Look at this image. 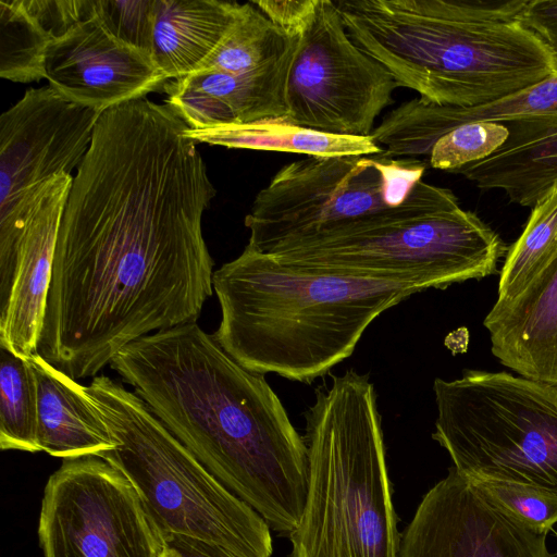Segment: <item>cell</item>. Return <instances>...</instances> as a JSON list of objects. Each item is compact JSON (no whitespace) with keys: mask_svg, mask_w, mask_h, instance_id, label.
Instances as JSON below:
<instances>
[{"mask_svg":"<svg viewBox=\"0 0 557 557\" xmlns=\"http://www.w3.org/2000/svg\"><path fill=\"white\" fill-rule=\"evenodd\" d=\"M187 124L147 97L103 111L62 213L37 352L74 380L129 343L197 322L213 293L216 195Z\"/></svg>","mask_w":557,"mask_h":557,"instance_id":"obj_1","label":"cell"},{"mask_svg":"<svg viewBox=\"0 0 557 557\" xmlns=\"http://www.w3.org/2000/svg\"><path fill=\"white\" fill-rule=\"evenodd\" d=\"M109 366L223 485L289 535L306 502L308 449L264 375L197 322L143 336Z\"/></svg>","mask_w":557,"mask_h":557,"instance_id":"obj_2","label":"cell"},{"mask_svg":"<svg viewBox=\"0 0 557 557\" xmlns=\"http://www.w3.org/2000/svg\"><path fill=\"white\" fill-rule=\"evenodd\" d=\"M528 0H337L352 41L428 103L475 107L557 73Z\"/></svg>","mask_w":557,"mask_h":557,"instance_id":"obj_3","label":"cell"},{"mask_svg":"<svg viewBox=\"0 0 557 557\" xmlns=\"http://www.w3.org/2000/svg\"><path fill=\"white\" fill-rule=\"evenodd\" d=\"M216 343L247 370L309 383L352 355L382 312L419 286L315 273L246 245L213 272Z\"/></svg>","mask_w":557,"mask_h":557,"instance_id":"obj_4","label":"cell"},{"mask_svg":"<svg viewBox=\"0 0 557 557\" xmlns=\"http://www.w3.org/2000/svg\"><path fill=\"white\" fill-rule=\"evenodd\" d=\"M308 487L289 557H398L382 419L373 383L349 369L305 412Z\"/></svg>","mask_w":557,"mask_h":557,"instance_id":"obj_5","label":"cell"},{"mask_svg":"<svg viewBox=\"0 0 557 557\" xmlns=\"http://www.w3.org/2000/svg\"><path fill=\"white\" fill-rule=\"evenodd\" d=\"M507 250L450 189L420 181L397 206L282 242L267 253L309 272L424 290L490 276Z\"/></svg>","mask_w":557,"mask_h":557,"instance_id":"obj_6","label":"cell"},{"mask_svg":"<svg viewBox=\"0 0 557 557\" xmlns=\"http://www.w3.org/2000/svg\"><path fill=\"white\" fill-rule=\"evenodd\" d=\"M115 447L100 458L133 485L162 536H184L235 557H272L270 527L223 485L120 382L96 375L84 386Z\"/></svg>","mask_w":557,"mask_h":557,"instance_id":"obj_7","label":"cell"},{"mask_svg":"<svg viewBox=\"0 0 557 557\" xmlns=\"http://www.w3.org/2000/svg\"><path fill=\"white\" fill-rule=\"evenodd\" d=\"M432 438L475 480L528 484L557 494V387L508 372L465 370L435 379Z\"/></svg>","mask_w":557,"mask_h":557,"instance_id":"obj_8","label":"cell"},{"mask_svg":"<svg viewBox=\"0 0 557 557\" xmlns=\"http://www.w3.org/2000/svg\"><path fill=\"white\" fill-rule=\"evenodd\" d=\"M419 158L308 157L281 168L245 218L248 244L263 253L277 244L401 203L422 181Z\"/></svg>","mask_w":557,"mask_h":557,"instance_id":"obj_9","label":"cell"},{"mask_svg":"<svg viewBox=\"0 0 557 557\" xmlns=\"http://www.w3.org/2000/svg\"><path fill=\"white\" fill-rule=\"evenodd\" d=\"M101 112L49 85L30 88L0 116V290L9 294L28 218L45 186L72 175Z\"/></svg>","mask_w":557,"mask_h":557,"instance_id":"obj_10","label":"cell"},{"mask_svg":"<svg viewBox=\"0 0 557 557\" xmlns=\"http://www.w3.org/2000/svg\"><path fill=\"white\" fill-rule=\"evenodd\" d=\"M397 87L392 74L352 41L335 2L317 0L295 48L284 121L327 134L371 136Z\"/></svg>","mask_w":557,"mask_h":557,"instance_id":"obj_11","label":"cell"},{"mask_svg":"<svg viewBox=\"0 0 557 557\" xmlns=\"http://www.w3.org/2000/svg\"><path fill=\"white\" fill-rule=\"evenodd\" d=\"M45 557H161L166 544L129 481L96 456L64 459L44 491Z\"/></svg>","mask_w":557,"mask_h":557,"instance_id":"obj_12","label":"cell"},{"mask_svg":"<svg viewBox=\"0 0 557 557\" xmlns=\"http://www.w3.org/2000/svg\"><path fill=\"white\" fill-rule=\"evenodd\" d=\"M546 536L499 509L450 467L400 534L398 557H554Z\"/></svg>","mask_w":557,"mask_h":557,"instance_id":"obj_13","label":"cell"},{"mask_svg":"<svg viewBox=\"0 0 557 557\" xmlns=\"http://www.w3.org/2000/svg\"><path fill=\"white\" fill-rule=\"evenodd\" d=\"M45 75L59 94L101 113L169 81L150 54L120 41L94 17L51 40Z\"/></svg>","mask_w":557,"mask_h":557,"instance_id":"obj_14","label":"cell"},{"mask_svg":"<svg viewBox=\"0 0 557 557\" xmlns=\"http://www.w3.org/2000/svg\"><path fill=\"white\" fill-rule=\"evenodd\" d=\"M297 40L281 57L245 73L199 70L172 79L163 87L166 104L194 129L262 120L284 121Z\"/></svg>","mask_w":557,"mask_h":557,"instance_id":"obj_15","label":"cell"},{"mask_svg":"<svg viewBox=\"0 0 557 557\" xmlns=\"http://www.w3.org/2000/svg\"><path fill=\"white\" fill-rule=\"evenodd\" d=\"M73 175L44 188L26 224L9 299L0 313V347L28 359L37 352L59 226Z\"/></svg>","mask_w":557,"mask_h":557,"instance_id":"obj_16","label":"cell"},{"mask_svg":"<svg viewBox=\"0 0 557 557\" xmlns=\"http://www.w3.org/2000/svg\"><path fill=\"white\" fill-rule=\"evenodd\" d=\"M552 111H557V73L525 90L475 107L438 106L413 98L389 111L371 138L391 158L429 157L434 144L460 125L503 123Z\"/></svg>","mask_w":557,"mask_h":557,"instance_id":"obj_17","label":"cell"},{"mask_svg":"<svg viewBox=\"0 0 557 557\" xmlns=\"http://www.w3.org/2000/svg\"><path fill=\"white\" fill-rule=\"evenodd\" d=\"M484 326L502 364L557 387V257L518 296L496 300Z\"/></svg>","mask_w":557,"mask_h":557,"instance_id":"obj_18","label":"cell"},{"mask_svg":"<svg viewBox=\"0 0 557 557\" xmlns=\"http://www.w3.org/2000/svg\"><path fill=\"white\" fill-rule=\"evenodd\" d=\"M503 124L509 136L494 153L451 173L482 189H502L511 202L533 208L557 187V111Z\"/></svg>","mask_w":557,"mask_h":557,"instance_id":"obj_19","label":"cell"},{"mask_svg":"<svg viewBox=\"0 0 557 557\" xmlns=\"http://www.w3.org/2000/svg\"><path fill=\"white\" fill-rule=\"evenodd\" d=\"M37 391V441L40 451L74 459L101 457L115 447L84 385L38 352L26 359Z\"/></svg>","mask_w":557,"mask_h":557,"instance_id":"obj_20","label":"cell"},{"mask_svg":"<svg viewBox=\"0 0 557 557\" xmlns=\"http://www.w3.org/2000/svg\"><path fill=\"white\" fill-rule=\"evenodd\" d=\"M240 7L223 0H154L153 62L169 79L195 72L221 42Z\"/></svg>","mask_w":557,"mask_h":557,"instance_id":"obj_21","label":"cell"},{"mask_svg":"<svg viewBox=\"0 0 557 557\" xmlns=\"http://www.w3.org/2000/svg\"><path fill=\"white\" fill-rule=\"evenodd\" d=\"M196 144L230 149L281 151L308 157L370 156L383 152L371 136H344L318 132L282 120L230 123L208 128H185Z\"/></svg>","mask_w":557,"mask_h":557,"instance_id":"obj_22","label":"cell"},{"mask_svg":"<svg viewBox=\"0 0 557 557\" xmlns=\"http://www.w3.org/2000/svg\"><path fill=\"white\" fill-rule=\"evenodd\" d=\"M297 38L283 33L252 2L242 3L233 25L196 71L245 73L281 57Z\"/></svg>","mask_w":557,"mask_h":557,"instance_id":"obj_23","label":"cell"},{"mask_svg":"<svg viewBox=\"0 0 557 557\" xmlns=\"http://www.w3.org/2000/svg\"><path fill=\"white\" fill-rule=\"evenodd\" d=\"M557 257V187L536 203L520 237L507 250L497 301L522 293Z\"/></svg>","mask_w":557,"mask_h":557,"instance_id":"obj_24","label":"cell"},{"mask_svg":"<svg viewBox=\"0 0 557 557\" xmlns=\"http://www.w3.org/2000/svg\"><path fill=\"white\" fill-rule=\"evenodd\" d=\"M0 447L40 451L37 441V391L26 359L1 349Z\"/></svg>","mask_w":557,"mask_h":557,"instance_id":"obj_25","label":"cell"},{"mask_svg":"<svg viewBox=\"0 0 557 557\" xmlns=\"http://www.w3.org/2000/svg\"><path fill=\"white\" fill-rule=\"evenodd\" d=\"M50 37L23 8L21 0H0V76L15 83L46 78Z\"/></svg>","mask_w":557,"mask_h":557,"instance_id":"obj_26","label":"cell"},{"mask_svg":"<svg viewBox=\"0 0 557 557\" xmlns=\"http://www.w3.org/2000/svg\"><path fill=\"white\" fill-rule=\"evenodd\" d=\"M470 480L487 499L531 531L547 534L557 523V494L521 483Z\"/></svg>","mask_w":557,"mask_h":557,"instance_id":"obj_27","label":"cell"},{"mask_svg":"<svg viewBox=\"0 0 557 557\" xmlns=\"http://www.w3.org/2000/svg\"><path fill=\"white\" fill-rule=\"evenodd\" d=\"M505 124L474 122L443 135L432 147L429 163L434 169L455 171L494 153L508 138Z\"/></svg>","mask_w":557,"mask_h":557,"instance_id":"obj_28","label":"cell"},{"mask_svg":"<svg viewBox=\"0 0 557 557\" xmlns=\"http://www.w3.org/2000/svg\"><path fill=\"white\" fill-rule=\"evenodd\" d=\"M92 17L120 41L151 55L154 0H92Z\"/></svg>","mask_w":557,"mask_h":557,"instance_id":"obj_29","label":"cell"},{"mask_svg":"<svg viewBox=\"0 0 557 557\" xmlns=\"http://www.w3.org/2000/svg\"><path fill=\"white\" fill-rule=\"evenodd\" d=\"M21 3L51 40L92 18V0H21Z\"/></svg>","mask_w":557,"mask_h":557,"instance_id":"obj_30","label":"cell"},{"mask_svg":"<svg viewBox=\"0 0 557 557\" xmlns=\"http://www.w3.org/2000/svg\"><path fill=\"white\" fill-rule=\"evenodd\" d=\"M252 3L283 33L296 38L306 28L317 0H262Z\"/></svg>","mask_w":557,"mask_h":557,"instance_id":"obj_31","label":"cell"},{"mask_svg":"<svg viewBox=\"0 0 557 557\" xmlns=\"http://www.w3.org/2000/svg\"><path fill=\"white\" fill-rule=\"evenodd\" d=\"M520 18L545 42L557 60V0H528Z\"/></svg>","mask_w":557,"mask_h":557,"instance_id":"obj_32","label":"cell"},{"mask_svg":"<svg viewBox=\"0 0 557 557\" xmlns=\"http://www.w3.org/2000/svg\"><path fill=\"white\" fill-rule=\"evenodd\" d=\"M164 541L166 546L175 549L181 557H235L221 547L189 537L173 535L165 537Z\"/></svg>","mask_w":557,"mask_h":557,"instance_id":"obj_33","label":"cell"},{"mask_svg":"<svg viewBox=\"0 0 557 557\" xmlns=\"http://www.w3.org/2000/svg\"><path fill=\"white\" fill-rule=\"evenodd\" d=\"M161 557H181V555L175 549L166 546Z\"/></svg>","mask_w":557,"mask_h":557,"instance_id":"obj_34","label":"cell"},{"mask_svg":"<svg viewBox=\"0 0 557 557\" xmlns=\"http://www.w3.org/2000/svg\"><path fill=\"white\" fill-rule=\"evenodd\" d=\"M556 535H557V533H556Z\"/></svg>","mask_w":557,"mask_h":557,"instance_id":"obj_35","label":"cell"}]
</instances>
